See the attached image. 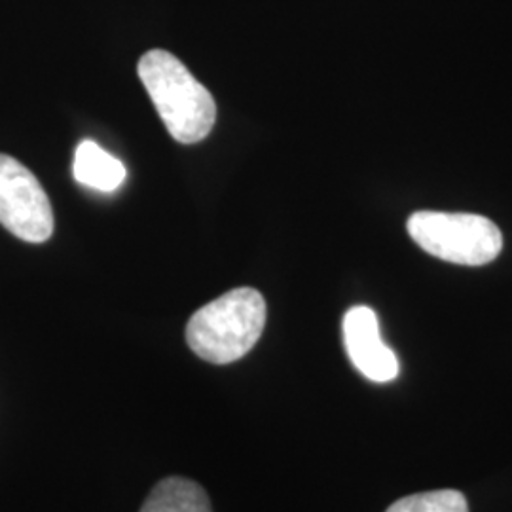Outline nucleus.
<instances>
[{
	"mask_svg": "<svg viewBox=\"0 0 512 512\" xmlns=\"http://www.w3.org/2000/svg\"><path fill=\"white\" fill-rule=\"evenodd\" d=\"M137 73L175 141L194 145L211 133L217 120L215 99L181 59L150 50L141 57Z\"/></svg>",
	"mask_w": 512,
	"mask_h": 512,
	"instance_id": "f257e3e1",
	"label": "nucleus"
},
{
	"mask_svg": "<svg viewBox=\"0 0 512 512\" xmlns=\"http://www.w3.org/2000/svg\"><path fill=\"white\" fill-rule=\"evenodd\" d=\"M264 327V296L251 287H241L196 311L186 327V342L203 361L230 365L255 348Z\"/></svg>",
	"mask_w": 512,
	"mask_h": 512,
	"instance_id": "f03ea898",
	"label": "nucleus"
},
{
	"mask_svg": "<svg viewBox=\"0 0 512 512\" xmlns=\"http://www.w3.org/2000/svg\"><path fill=\"white\" fill-rule=\"evenodd\" d=\"M408 234L425 253L461 266L490 264L503 249L494 222L471 213L418 211L408 219Z\"/></svg>",
	"mask_w": 512,
	"mask_h": 512,
	"instance_id": "7ed1b4c3",
	"label": "nucleus"
},
{
	"mask_svg": "<svg viewBox=\"0 0 512 512\" xmlns=\"http://www.w3.org/2000/svg\"><path fill=\"white\" fill-rule=\"evenodd\" d=\"M0 224L27 243L54 234V209L37 177L12 156L0 154Z\"/></svg>",
	"mask_w": 512,
	"mask_h": 512,
	"instance_id": "20e7f679",
	"label": "nucleus"
},
{
	"mask_svg": "<svg viewBox=\"0 0 512 512\" xmlns=\"http://www.w3.org/2000/svg\"><path fill=\"white\" fill-rule=\"evenodd\" d=\"M344 344L355 368L376 384H387L399 376V361L387 348L376 311L355 306L344 317Z\"/></svg>",
	"mask_w": 512,
	"mask_h": 512,
	"instance_id": "39448f33",
	"label": "nucleus"
},
{
	"mask_svg": "<svg viewBox=\"0 0 512 512\" xmlns=\"http://www.w3.org/2000/svg\"><path fill=\"white\" fill-rule=\"evenodd\" d=\"M74 179L99 192H114L126 181V167L93 141H82L73 165Z\"/></svg>",
	"mask_w": 512,
	"mask_h": 512,
	"instance_id": "423d86ee",
	"label": "nucleus"
},
{
	"mask_svg": "<svg viewBox=\"0 0 512 512\" xmlns=\"http://www.w3.org/2000/svg\"><path fill=\"white\" fill-rule=\"evenodd\" d=\"M141 512H213V509L200 484L171 476L154 486Z\"/></svg>",
	"mask_w": 512,
	"mask_h": 512,
	"instance_id": "0eeeda50",
	"label": "nucleus"
},
{
	"mask_svg": "<svg viewBox=\"0 0 512 512\" xmlns=\"http://www.w3.org/2000/svg\"><path fill=\"white\" fill-rule=\"evenodd\" d=\"M385 512H469V505L456 490H437L403 497Z\"/></svg>",
	"mask_w": 512,
	"mask_h": 512,
	"instance_id": "6e6552de",
	"label": "nucleus"
}]
</instances>
